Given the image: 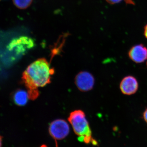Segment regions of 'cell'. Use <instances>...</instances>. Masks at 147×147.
Masks as SVG:
<instances>
[{"mask_svg":"<svg viewBox=\"0 0 147 147\" xmlns=\"http://www.w3.org/2000/svg\"><path fill=\"white\" fill-rule=\"evenodd\" d=\"M33 0H13V3L16 7L20 9H25L31 4Z\"/></svg>","mask_w":147,"mask_h":147,"instance_id":"cell-9","label":"cell"},{"mask_svg":"<svg viewBox=\"0 0 147 147\" xmlns=\"http://www.w3.org/2000/svg\"><path fill=\"white\" fill-rule=\"evenodd\" d=\"M68 121L74 131L78 136L79 141L87 144L92 143L96 144V141L92 137L90 127L83 111L76 110L71 112L69 117Z\"/></svg>","mask_w":147,"mask_h":147,"instance_id":"cell-2","label":"cell"},{"mask_svg":"<svg viewBox=\"0 0 147 147\" xmlns=\"http://www.w3.org/2000/svg\"><path fill=\"white\" fill-rule=\"evenodd\" d=\"M144 35L147 38V25L144 28Z\"/></svg>","mask_w":147,"mask_h":147,"instance_id":"cell-12","label":"cell"},{"mask_svg":"<svg viewBox=\"0 0 147 147\" xmlns=\"http://www.w3.org/2000/svg\"><path fill=\"white\" fill-rule=\"evenodd\" d=\"M29 98L28 93L22 90L16 91L13 96V100L16 105L23 106L26 104Z\"/></svg>","mask_w":147,"mask_h":147,"instance_id":"cell-8","label":"cell"},{"mask_svg":"<svg viewBox=\"0 0 147 147\" xmlns=\"http://www.w3.org/2000/svg\"><path fill=\"white\" fill-rule=\"evenodd\" d=\"M49 133L56 140H62L68 135L69 127L68 123L63 119L53 121L49 126Z\"/></svg>","mask_w":147,"mask_h":147,"instance_id":"cell-4","label":"cell"},{"mask_svg":"<svg viewBox=\"0 0 147 147\" xmlns=\"http://www.w3.org/2000/svg\"><path fill=\"white\" fill-rule=\"evenodd\" d=\"M129 56L134 62H144L147 59V48L142 44L135 45L129 50Z\"/></svg>","mask_w":147,"mask_h":147,"instance_id":"cell-7","label":"cell"},{"mask_svg":"<svg viewBox=\"0 0 147 147\" xmlns=\"http://www.w3.org/2000/svg\"><path fill=\"white\" fill-rule=\"evenodd\" d=\"M144 118L145 121L147 123V109L145 110L144 113Z\"/></svg>","mask_w":147,"mask_h":147,"instance_id":"cell-11","label":"cell"},{"mask_svg":"<svg viewBox=\"0 0 147 147\" xmlns=\"http://www.w3.org/2000/svg\"><path fill=\"white\" fill-rule=\"evenodd\" d=\"M75 84L80 90L83 92L88 91L91 90L94 86V78L89 72L82 71L76 76Z\"/></svg>","mask_w":147,"mask_h":147,"instance_id":"cell-5","label":"cell"},{"mask_svg":"<svg viewBox=\"0 0 147 147\" xmlns=\"http://www.w3.org/2000/svg\"><path fill=\"white\" fill-rule=\"evenodd\" d=\"M109 3L111 4H114L117 3H119L122 0H106Z\"/></svg>","mask_w":147,"mask_h":147,"instance_id":"cell-10","label":"cell"},{"mask_svg":"<svg viewBox=\"0 0 147 147\" xmlns=\"http://www.w3.org/2000/svg\"><path fill=\"white\" fill-rule=\"evenodd\" d=\"M138 88V83L137 79L132 76H127L121 82L120 89L122 92L124 94H134Z\"/></svg>","mask_w":147,"mask_h":147,"instance_id":"cell-6","label":"cell"},{"mask_svg":"<svg viewBox=\"0 0 147 147\" xmlns=\"http://www.w3.org/2000/svg\"><path fill=\"white\" fill-rule=\"evenodd\" d=\"M54 73V69L50 68L44 58L37 60L28 66L23 73L22 79L28 89L29 98L34 100L38 97V88L49 84Z\"/></svg>","mask_w":147,"mask_h":147,"instance_id":"cell-1","label":"cell"},{"mask_svg":"<svg viewBox=\"0 0 147 147\" xmlns=\"http://www.w3.org/2000/svg\"><path fill=\"white\" fill-rule=\"evenodd\" d=\"M34 46L33 40L27 36H22L13 39L8 45L9 50L14 51L17 55H23L27 50Z\"/></svg>","mask_w":147,"mask_h":147,"instance_id":"cell-3","label":"cell"},{"mask_svg":"<svg viewBox=\"0 0 147 147\" xmlns=\"http://www.w3.org/2000/svg\"><path fill=\"white\" fill-rule=\"evenodd\" d=\"M40 147H47L46 146H45V145H42V146H41Z\"/></svg>","mask_w":147,"mask_h":147,"instance_id":"cell-13","label":"cell"}]
</instances>
